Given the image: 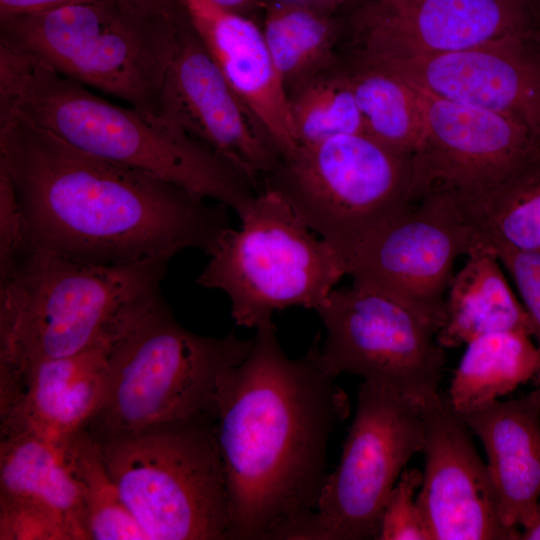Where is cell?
<instances>
[{"label":"cell","instance_id":"6da1fadb","mask_svg":"<svg viewBox=\"0 0 540 540\" xmlns=\"http://www.w3.org/2000/svg\"><path fill=\"white\" fill-rule=\"evenodd\" d=\"M0 168L13 185L26 256L92 264L211 255L228 207L153 174L84 152L16 115H0Z\"/></svg>","mask_w":540,"mask_h":540},{"label":"cell","instance_id":"7a4b0ae2","mask_svg":"<svg viewBox=\"0 0 540 540\" xmlns=\"http://www.w3.org/2000/svg\"><path fill=\"white\" fill-rule=\"evenodd\" d=\"M255 331L247 356L221 378L213 414L228 540H291L316 510L328 442L350 403L319 361L320 334L291 358L272 321Z\"/></svg>","mask_w":540,"mask_h":540},{"label":"cell","instance_id":"3957f363","mask_svg":"<svg viewBox=\"0 0 540 540\" xmlns=\"http://www.w3.org/2000/svg\"><path fill=\"white\" fill-rule=\"evenodd\" d=\"M0 115L213 199L241 217L258 191L229 162L161 115L103 99L40 60L0 45Z\"/></svg>","mask_w":540,"mask_h":540},{"label":"cell","instance_id":"277c9868","mask_svg":"<svg viewBox=\"0 0 540 540\" xmlns=\"http://www.w3.org/2000/svg\"><path fill=\"white\" fill-rule=\"evenodd\" d=\"M167 264L27 255L0 282V372L116 342L163 299Z\"/></svg>","mask_w":540,"mask_h":540},{"label":"cell","instance_id":"5b68a950","mask_svg":"<svg viewBox=\"0 0 540 540\" xmlns=\"http://www.w3.org/2000/svg\"><path fill=\"white\" fill-rule=\"evenodd\" d=\"M252 338L204 336L182 326L162 299L113 346L101 400L84 429L95 442L213 415L223 375Z\"/></svg>","mask_w":540,"mask_h":540},{"label":"cell","instance_id":"8992f818","mask_svg":"<svg viewBox=\"0 0 540 540\" xmlns=\"http://www.w3.org/2000/svg\"><path fill=\"white\" fill-rule=\"evenodd\" d=\"M183 18V9L176 16H154L113 1L82 3L0 22V44L157 113Z\"/></svg>","mask_w":540,"mask_h":540},{"label":"cell","instance_id":"52a82bcc","mask_svg":"<svg viewBox=\"0 0 540 540\" xmlns=\"http://www.w3.org/2000/svg\"><path fill=\"white\" fill-rule=\"evenodd\" d=\"M96 444L149 540H228L229 495L213 415Z\"/></svg>","mask_w":540,"mask_h":540},{"label":"cell","instance_id":"ba28073f","mask_svg":"<svg viewBox=\"0 0 540 540\" xmlns=\"http://www.w3.org/2000/svg\"><path fill=\"white\" fill-rule=\"evenodd\" d=\"M412 156L367 133L338 135L280 157L261 189L278 194L347 275L359 244L411 204Z\"/></svg>","mask_w":540,"mask_h":540},{"label":"cell","instance_id":"9c48e42d","mask_svg":"<svg viewBox=\"0 0 540 540\" xmlns=\"http://www.w3.org/2000/svg\"><path fill=\"white\" fill-rule=\"evenodd\" d=\"M197 278L222 291L236 325L257 328L291 307L316 310L346 275L334 250L275 192L261 189Z\"/></svg>","mask_w":540,"mask_h":540},{"label":"cell","instance_id":"30bf717a","mask_svg":"<svg viewBox=\"0 0 540 540\" xmlns=\"http://www.w3.org/2000/svg\"><path fill=\"white\" fill-rule=\"evenodd\" d=\"M423 445V404L363 381L340 460L291 540H377L386 500Z\"/></svg>","mask_w":540,"mask_h":540},{"label":"cell","instance_id":"8fae6325","mask_svg":"<svg viewBox=\"0 0 540 540\" xmlns=\"http://www.w3.org/2000/svg\"><path fill=\"white\" fill-rule=\"evenodd\" d=\"M325 329L319 361L424 403L439 391L446 361L437 329L397 300L355 286L335 288L315 310Z\"/></svg>","mask_w":540,"mask_h":540},{"label":"cell","instance_id":"7c38bea8","mask_svg":"<svg viewBox=\"0 0 540 540\" xmlns=\"http://www.w3.org/2000/svg\"><path fill=\"white\" fill-rule=\"evenodd\" d=\"M338 14L339 59L375 66L531 33L518 0H350Z\"/></svg>","mask_w":540,"mask_h":540},{"label":"cell","instance_id":"4fadbf2b","mask_svg":"<svg viewBox=\"0 0 540 540\" xmlns=\"http://www.w3.org/2000/svg\"><path fill=\"white\" fill-rule=\"evenodd\" d=\"M367 236L347 263L352 285L391 297L433 325L456 258L480 246L455 195L433 191Z\"/></svg>","mask_w":540,"mask_h":540},{"label":"cell","instance_id":"5bb4252c","mask_svg":"<svg viewBox=\"0 0 540 540\" xmlns=\"http://www.w3.org/2000/svg\"><path fill=\"white\" fill-rule=\"evenodd\" d=\"M415 87L424 133L412 156L411 204L433 191L481 193L540 151V142L522 124Z\"/></svg>","mask_w":540,"mask_h":540},{"label":"cell","instance_id":"9a60e30c","mask_svg":"<svg viewBox=\"0 0 540 540\" xmlns=\"http://www.w3.org/2000/svg\"><path fill=\"white\" fill-rule=\"evenodd\" d=\"M424 469L417 503L431 540H518L503 522L486 463L471 431L437 392L423 403Z\"/></svg>","mask_w":540,"mask_h":540},{"label":"cell","instance_id":"2e32d148","mask_svg":"<svg viewBox=\"0 0 540 540\" xmlns=\"http://www.w3.org/2000/svg\"><path fill=\"white\" fill-rule=\"evenodd\" d=\"M157 114L206 144L258 190L280 157L227 83L186 15L167 71Z\"/></svg>","mask_w":540,"mask_h":540},{"label":"cell","instance_id":"e0dca14e","mask_svg":"<svg viewBox=\"0 0 540 540\" xmlns=\"http://www.w3.org/2000/svg\"><path fill=\"white\" fill-rule=\"evenodd\" d=\"M378 67L435 96L510 118L540 142V48L530 34Z\"/></svg>","mask_w":540,"mask_h":540},{"label":"cell","instance_id":"ac0fdd59","mask_svg":"<svg viewBox=\"0 0 540 540\" xmlns=\"http://www.w3.org/2000/svg\"><path fill=\"white\" fill-rule=\"evenodd\" d=\"M116 342L38 362L21 371L0 372L1 437L31 434L63 448L98 407Z\"/></svg>","mask_w":540,"mask_h":540},{"label":"cell","instance_id":"d6986e66","mask_svg":"<svg viewBox=\"0 0 540 540\" xmlns=\"http://www.w3.org/2000/svg\"><path fill=\"white\" fill-rule=\"evenodd\" d=\"M229 86L262 128L279 157L297 148L288 94L260 23L212 0H178Z\"/></svg>","mask_w":540,"mask_h":540},{"label":"cell","instance_id":"ffe728a7","mask_svg":"<svg viewBox=\"0 0 540 540\" xmlns=\"http://www.w3.org/2000/svg\"><path fill=\"white\" fill-rule=\"evenodd\" d=\"M461 416L484 447L503 522L528 528L540 496V386Z\"/></svg>","mask_w":540,"mask_h":540},{"label":"cell","instance_id":"44dd1931","mask_svg":"<svg viewBox=\"0 0 540 540\" xmlns=\"http://www.w3.org/2000/svg\"><path fill=\"white\" fill-rule=\"evenodd\" d=\"M495 251L478 246L453 276L444 301V321L437 341L456 348L494 332L518 331L533 336L528 312L508 284Z\"/></svg>","mask_w":540,"mask_h":540},{"label":"cell","instance_id":"7402d4cb","mask_svg":"<svg viewBox=\"0 0 540 540\" xmlns=\"http://www.w3.org/2000/svg\"><path fill=\"white\" fill-rule=\"evenodd\" d=\"M0 502L36 508L89 540L81 488L60 448L31 434L2 436Z\"/></svg>","mask_w":540,"mask_h":540},{"label":"cell","instance_id":"603a6c76","mask_svg":"<svg viewBox=\"0 0 540 540\" xmlns=\"http://www.w3.org/2000/svg\"><path fill=\"white\" fill-rule=\"evenodd\" d=\"M453 194L480 246L540 254V151L481 193Z\"/></svg>","mask_w":540,"mask_h":540},{"label":"cell","instance_id":"cb8c5ba5","mask_svg":"<svg viewBox=\"0 0 540 540\" xmlns=\"http://www.w3.org/2000/svg\"><path fill=\"white\" fill-rule=\"evenodd\" d=\"M260 25L287 94L339 62L338 12L300 0H270Z\"/></svg>","mask_w":540,"mask_h":540},{"label":"cell","instance_id":"d4e9b609","mask_svg":"<svg viewBox=\"0 0 540 540\" xmlns=\"http://www.w3.org/2000/svg\"><path fill=\"white\" fill-rule=\"evenodd\" d=\"M529 334L494 332L468 344L450 382L448 400L460 415L493 402L540 375V351Z\"/></svg>","mask_w":540,"mask_h":540},{"label":"cell","instance_id":"484cf974","mask_svg":"<svg viewBox=\"0 0 540 540\" xmlns=\"http://www.w3.org/2000/svg\"><path fill=\"white\" fill-rule=\"evenodd\" d=\"M339 63L351 81L366 133L413 155L424 133V113L417 88L382 67L341 60Z\"/></svg>","mask_w":540,"mask_h":540},{"label":"cell","instance_id":"4316f807","mask_svg":"<svg viewBox=\"0 0 540 540\" xmlns=\"http://www.w3.org/2000/svg\"><path fill=\"white\" fill-rule=\"evenodd\" d=\"M63 452L81 488L89 540H149L84 428L66 441Z\"/></svg>","mask_w":540,"mask_h":540},{"label":"cell","instance_id":"83f0119b","mask_svg":"<svg viewBox=\"0 0 540 540\" xmlns=\"http://www.w3.org/2000/svg\"><path fill=\"white\" fill-rule=\"evenodd\" d=\"M288 103L297 148L366 133L351 81L339 62L289 92Z\"/></svg>","mask_w":540,"mask_h":540},{"label":"cell","instance_id":"f1b7e54d","mask_svg":"<svg viewBox=\"0 0 540 540\" xmlns=\"http://www.w3.org/2000/svg\"><path fill=\"white\" fill-rule=\"evenodd\" d=\"M418 469H404L384 505L377 540H431L417 503Z\"/></svg>","mask_w":540,"mask_h":540},{"label":"cell","instance_id":"f546056e","mask_svg":"<svg viewBox=\"0 0 540 540\" xmlns=\"http://www.w3.org/2000/svg\"><path fill=\"white\" fill-rule=\"evenodd\" d=\"M0 540H75L57 517L32 507L0 502Z\"/></svg>","mask_w":540,"mask_h":540},{"label":"cell","instance_id":"4dcf8cb0","mask_svg":"<svg viewBox=\"0 0 540 540\" xmlns=\"http://www.w3.org/2000/svg\"><path fill=\"white\" fill-rule=\"evenodd\" d=\"M26 257L24 223L7 172L0 168V282Z\"/></svg>","mask_w":540,"mask_h":540},{"label":"cell","instance_id":"1f68e13d","mask_svg":"<svg viewBox=\"0 0 540 540\" xmlns=\"http://www.w3.org/2000/svg\"><path fill=\"white\" fill-rule=\"evenodd\" d=\"M495 253L516 285L532 321L533 336L540 351V254L509 249H500ZM537 381L540 383V375Z\"/></svg>","mask_w":540,"mask_h":540},{"label":"cell","instance_id":"d6a6232c","mask_svg":"<svg viewBox=\"0 0 540 540\" xmlns=\"http://www.w3.org/2000/svg\"><path fill=\"white\" fill-rule=\"evenodd\" d=\"M109 1L113 0H0V22L36 15L69 5Z\"/></svg>","mask_w":540,"mask_h":540},{"label":"cell","instance_id":"836d02e7","mask_svg":"<svg viewBox=\"0 0 540 540\" xmlns=\"http://www.w3.org/2000/svg\"><path fill=\"white\" fill-rule=\"evenodd\" d=\"M117 4L142 14L176 16L181 12L178 0H113Z\"/></svg>","mask_w":540,"mask_h":540},{"label":"cell","instance_id":"e575fe53","mask_svg":"<svg viewBox=\"0 0 540 540\" xmlns=\"http://www.w3.org/2000/svg\"><path fill=\"white\" fill-rule=\"evenodd\" d=\"M216 4L261 24L270 0H212Z\"/></svg>","mask_w":540,"mask_h":540},{"label":"cell","instance_id":"d590c367","mask_svg":"<svg viewBox=\"0 0 540 540\" xmlns=\"http://www.w3.org/2000/svg\"><path fill=\"white\" fill-rule=\"evenodd\" d=\"M520 539L540 540V496L538 499L534 520L528 528L521 530Z\"/></svg>","mask_w":540,"mask_h":540},{"label":"cell","instance_id":"8d00e7d4","mask_svg":"<svg viewBox=\"0 0 540 540\" xmlns=\"http://www.w3.org/2000/svg\"><path fill=\"white\" fill-rule=\"evenodd\" d=\"M331 12H339L350 0H300Z\"/></svg>","mask_w":540,"mask_h":540},{"label":"cell","instance_id":"74e56055","mask_svg":"<svg viewBox=\"0 0 540 540\" xmlns=\"http://www.w3.org/2000/svg\"><path fill=\"white\" fill-rule=\"evenodd\" d=\"M518 1L524 7L531 21V26L533 27L535 22L540 17V0H518Z\"/></svg>","mask_w":540,"mask_h":540},{"label":"cell","instance_id":"f35d334b","mask_svg":"<svg viewBox=\"0 0 540 540\" xmlns=\"http://www.w3.org/2000/svg\"><path fill=\"white\" fill-rule=\"evenodd\" d=\"M531 37L535 41V43L540 47V19L537 22L535 29L532 32Z\"/></svg>","mask_w":540,"mask_h":540}]
</instances>
